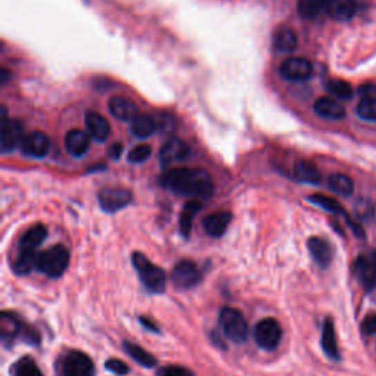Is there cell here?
<instances>
[{
	"instance_id": "cell-1",
	"label": "cell",
	"mask_w": 376,
	"mask_h": 376,
	"mask_svg": "<svg viewBox=\"0 0 376 376\" xmlns=\"http://www.w3.org/2000/svg\"><path fill=\"white\" fill-rule=\"evenodd\" d=\"M162 185L176 194L188 196L194 200H206L215 193L214 180L205 169H172L162 176Z\"/></svg>"
},
{
	"instance_id": "cell-2",
	"label": "cell",
	"mask_w": 376,
	"mask_h": 376,
	"mask_svg": "<svg viewBox=\"0 0 376 376\" xmlns=\"http://www.w3.org/2000/svg\"><path fill=\"white\" fill-rule=\"evenodd\" d=\"M133 265L140 275L143 285L155 294H160L167 290V274L159 266L153 265L149 258L140 252L133 254Z\"/></svg>"
},
{
	"instance_id": "cell-3",
	"label": "cell",
	"mask_w": 376,
	"mask_h": 376,
	"mask_svg": "<svg viewBox=\"0 0 376 376\" xmlns=\"http://www.w3.org/2000/svg\"><path fill=\"white\" fill-rule=\"evenodd\" d=\"M57 376H93L94 364L86 352L68 350L56 361Z\"/></svg>"
},
{
	"instance_id": "cell-4",
	"label": "cell",
	"mask_w": 376,
	"mask_h": 376,
	"mask_svg": "<svg viewBox=\"0 0 376 376\" xmlns=\"http://www.w3.org/2000/svg\"><path fill=\"white\" fill-rule=\"evenodd\" d=\"M69 265V252L64 245H52L50 249L41 252L37 256L35 269L49 278L62 276Z\"/></svg>"
},
{
	"instance_id": "cell-5",
	"label": "cell",
	"mask_w": 376,
	"mask_h": 376,
	"mask_svg": "<svg viewBox=\"0 0 376 376\" xmlns=\"http://www.w3.org/2000/svg\"><path fill=\"white\" fill-rule=\"evenodd\" d=\"M219 323L222 332L234 343H244L249 337V323L244 314L232 308H223L219 314Z\"/></svg>"
},
{
	"instance_id": "cell-6",
	"label": "cell",
	"mask_w": 376,
	"mask_h": 376,
	"mask_svg": "<svg viewBox=\"0 0 376 376\" xmlns=\"http://www.w3.org/2000/svg\"><path fill=\"white\" fill-rule=\"evenodd\" d=\"M282 329L276 319L266 317L254 328V339L257 346L263 350H275L281 343Z\"/></svg>"
},
{
	"instance_id": "cell-7",
	"label": "cell",
	"mask_w": 376,
	"mask_h": 376,
	"mask_svg": "<svg viewBox=\"0 0 376 376\" xmlns=\"http://www.w3.org/2000/svg\"><path fill=\"white\" fill-rule=\"evenodd\" d=\"M355 272L364 290L376 291V250L360 254L356 258Z\"/></svg>"
},
{
	"instance_id": "cell-8",
	"label": "cell",
	"mask_w": 376,
	"mask_h": 376,
	"mask_svg": "<svg viewBox=\"0 0 376 376\" xmlns=\"http://www.w3.org/2000/svg\"><path fill=\"white\" fill-rule=\"evenodd\" d=\"M171 278L176 288L190 290L198 284L202 275L193 261H181L173 266Z\"/></svg>"
},
{
	"instance_id": "cell-9",
	"label": "cell",
	"mask_w": 376,
	"mask_h": 376,
	"mask_svg": "<svg viewBox=\"0 0 376 376\" xmlns=\"http://www.w3.org/2000/svg\"><path fill=\"white\" fill-rule=\"evenodd\" d=\"M279 74L282 78L287 79V81L299 82V81L309 79L313 74V68L308 59L290 57V59H285V61L281 64Z\"/></svg>"
},
{
	"instance_id": "cell-10",
	"label": "cell",
	"mask_w": 376,
	"mask_h": 376,
	"mask_svg": "<svg viewBox=\"0 0 376 376\" xmlns=\"http://www.w3.org/2000/svg\"><path fill=\"white\" fill-rule=\"evenodd\" d=\"M133 202V193L125 188H104L99 193V203L104 212L121 210Z\"/></svg>"
},
{
	"instance_id": "cell-11",
	"label": "cell",
	"mask_w": 376,
	"mask_h": 376,
	"mask_svg": "<svg viewBox=\"0 0 376 376\" xmlns=\"http://www.w3.org/2000/svg\"><path fill=\"white\" fill-rule=\"evenodd\" d=\"M49 149H50V140L41 131L30 133L28 135L24 137L21 143V150L24 155L35 158V159H41L47 156Z\"/></svg>"
},
{
	"instance_id": "cell-12",
	"label": "cell",
	"mask_w": 376,
	"mask_h": 376,
	"mask_svg": "<svg viewBox=\"0 0 376 376\" xmlns=\"http://www.w3.org/2000/svg\"><path fill=\"white\" fill-rule=\"evenodd\" d=\"M190 156V147H188L184 141L178 138H172L168 143H164L160 153L159 160L162 167H171L176 162H184Z\"/></svg>"
},
{
	"instance_id": "cell-13",
	"label": "cell",
	"mask_w": 376,
	"mask_h": 376,
	"mask_svg": "<svg viewBox=\"0 0 376 376\" xmlns=\"http://www.w3.org/2000/svg\"><path fill=\"white\" fill-rule=\"evenodd\" d=\"M22 140H24V135H22L21 122L8 120L6 115H3V120H2V140H0L2 151L3 153L14 151L18 146H21Z\"/></svg>"
},
{
	"instance_id": "cell-14",
	"label": "cell",
	"mask_w": 376,
	"mask_h": 376,
	"mask_svg": "<svg viewBox=\"0 0 376 376\" xmlns=\"http://www.w3.org/2000/svg\"><path fill=\"white\" fill-rule=\"evenodd\" d=\"M309 202H312L313 205L319 206V207H322V209H325V210H328V212H331L332 215H341V216H343V218L347 220V223L350 225V228H351L352 231H355V234H356V235H361V237H363V229H361V227L359 225V223H356V222H352V220H351V218L348 216V214L344 210V207L341 206L335 198L328 197V196H323V194H313V196L309 197Z\"/></svg>"
},
{
	"instance_id": "cell-15",
	"label": "cell",
	"mask_w": 376,
	"mask_h": 376,
	"mask_svg": "<svg viewBox=\"0 0 376 376\" xmlns=\"http://www.w3.org/2000/svg\"><path fill=\"white\" fill-rule=\"evenodd\" d=\"M323 12L335 21H348L356 14L355 0H321Z\"/></svg>"
},
{
	"instance_id": "cell-16",
	"label": "cell",
	"mask_w": 376,
	"mask_h": 376,
	"mask_svg": "<svg viewBox=\"0 0 376 376\" xmlns=\"http://www.w3.org/2000/svg\"><path fill=\"white\" fill-rule=\"evenodd\" d=\"M86 126L91 138L103 143L111 135V125L106 118L97 112L86 113Z\"/></svg>"
},
{
	"instance_id": "cell-17",
	"label": "cell",
	"mask_w": 376,
	"mask_h": 376,
	"mask_svg": "<svg viewBox=\"0 0 376 376\" xmlns=\"http://www.w3.org/2000/svg\"><path fill=\"white\" fill-rule=\"evenodd\" d=\"M308 247L313 261L321 267H328L329 265H331L334 258V250H332V245L326 240L319 237H312L308 241Z\"/></svg>"
},
{
	"instance_id": "cell-18",
	"label": "cell",
	"mask_w": 376,
	"mask_h": 376,
	"mask_svg": "<svg viewBox=\"0 0 376 376\" xmlns=\"http://www.w3.org/2000/svg\"><path fill=\"white\" fill-rule=\"evenodd\" d=\"M231 220H232L231 212L219 210V212H215V214L207 215L205 218L203 227H205V231L209 235H212V237H220V235L225 234Z\"/></svg>"
},
{
	"instance_id": "cell-19",
	"label": "cell",
	"mask_w": 376,
	"mask_h": 376,
	"mask_svg": "<svg viewBox=\"0 0 376 376\" xmlns=\"http://www.w3.org/2000/svg\"><path fill=\"white\" fill-rule=\"evenodd\" d=\"M65 147L69 155H73L74 158H82L90 147V138L81 129H70L65 135Z\"/></svg>"
},
{
	"instance_id": "cell-20",
	"label": "cell",
	"mask_w": 376,
	"mask_h": 376,
	"mask_svg": "<svg viewBox=\"0 0 376 376\" xmlns=\"http://www.w3.org/2000/svg\"><path fill=\"white\" fill-rule=\"evenodd\" d=\"M314 112L331 121H341L346 116L344 106H341L337 100L331 97H321L314 102Z\"/></svg>"
},
{
	"instance_id": "cell-21",
	"label": "cell",
	"mask_w": 376,
	"mask_h": 376,
	"mask_svg": "<svg viewBox=\"0 0 376 376\" xmlns=\"http://www.w3.org/2000/svg\"><path fill=\"white\" fill-rule=\"evenodd\" d=\"M109 111L115 118H118V120L129 121V122H131L138 115L135 103L121 96H115L109 100Z\"/></svg>"
},
{
	"instance_id": "cell-22",
	"label": "cell",
	"mask_w": 376,
	"mask_h": 376,
	"mask_svg": "<svg viewBox=\"0 0 376 376\" xmlns=\"http://www.w3.org/2000/svg\"><path fill=\"white\" fill-rule=\"evenodd\" d=\"M322 350L325 355L331 360H339V351L337 344V335H335V328L332 323L331 317H326L323 326H322V338H321Z\"/></svg>"
},
{
	"instance_id": "cell-23",
	"label": "cell",
	"mask_w": 376,
	"mask_h": 376,
	"mask_svg": "<svg viewBox=\"0 0 376 376\" xmlns=\"http://www.w3.org/2000/svg\"><path fill=\"white\" fill-rule=\"evenodd\" d=\"M294 176L301 182L306 184H319L322 181V176L316 164L309 160H299L294 164Z\"/></svg>"
},
{
	"instance_id": "cell-24",
	"label": "cell",
	"mask_w": 376,
	"mask_h": 376,
	"mask_svg": "<svg viewBox=\"0 0 376 376\" xmlns=\"http://www.w3.org/2000/svg\"><path fill=\"white\" fill-rule=\"evenodd\" d=\"M22 322L10 312H2L0 314V334L3 341L15 339L22 332Z\"/></svg>"
},
{
	"instance_id": "cell-25",
	"label": "cell",
	"mask_w": 376,
	"mask_h": 376,
	"mask_svg": "<svg viewBox=\"0 0 376 376\" xmlns=\"http://www.w3.org/2000/svg\"><path fill=\"white\" fill-rule=\"evenodd\" d=\"M202 205H200L198 200H190V202L185 203L181 216H180V232L184 238H190L191 229H193V220L194 216L198 214Z\"/></svg>"
},
{
	"instance_id": "cell-26",
	"label": "cell",
	"mask_w": 376,
	"mask_h": 376,
	"mask_svg": "<svg viewBox=\"0 0 376 376\" xmlns=\"http://www.w3.org/2000/svg\"><path fill=\"white\" fill-rule=\"evenodd\" d=\"M47 237V229L43 223H35L21 238V250H35Z\"/></svg>"
},
{
	"instance_id": "cell-27",
	"label": "cell",
	"mask_w": 376,
	"mask_h": 376,
	"mask_svg": "<svg viewBox=\"0 0 376 376\" xmlns=\"http://www.w3.org/2000/svg\"><path fill=\"white\" fill-rule=\"evenodd\" d=\"M158 124L149 115H137L131 121V133L138 138H147L156 131Z\"/></svg>"
},
{
	"instance_id": "cell-28",
	"label": "cell",
	"mask_w": 376,
	"mask_h": 376,
	"mask_svg": "<svg viewBox=\"0 0 376 376\" xmlns=\"http://www.w3.org/2000/svg\"><path fill=\"white\" fill-rule=\"evenodd\" d=\"M274 46L279 52H292L297 49V35L291 28L282 27L274 35Z\"/></svg>"
},
{
	"instance_id": "cell-29",
	"label": "cell",
	"mask_w": 376,
	"mask_h": 376,
	"mask_svg": "<svg viewBox=\"0 0 376 376\" xmlns=\"http://www.w3.org/2000/svg\"><path fill=\"white\" fill-rule=\"evenodd\" d=\"M124 350L128 356H131L138 364H141V366H144V368L156 366V359L153 357L150 352L146 351L143 347H140L134 343H129V341H125Z\"/></svg>"
},
{
	"instance_id": "cell-30",
	"label": "cell",
	"mask_w": 376,
	"mask_h": 376,
	"mask_svg": "<svg viewBox=\"0 0 376 376\" xmlns=\"http://www.w3.org/2000/svg\"><path fill=\"white\" fill-rule=\"evenodd\" d=\"M328 187L331 188V191L335 194L348 197L355 191V184H352L351 178H348L347 175L343 173H332L328 178Z\"/></svg>"
},
{
	"instance_id": "cell-31",
	"label": "cell",
	"mask_w": 376,
	"mask_h": 376,
	"mask_svg": "<svg viewBox=\"0 0 376 376\" xmlns=\"http://www.w3.org/2000/svg\"><path fill=\"white\" fill-rule=\"evenodd\" d=\"M37 256L34 250H21L17 261L14 262V270L18 275H27L37 266Z\"/></svg>"
},
{
	"instance_id": "cell-32",
	"label": "cell",
	"mask_w": 376,
	"mask_h": 376,
	"mask_svg": "<svg viewBox=\"0 0 376 376\" xmlns=\"http://www.w3.org/2000/svg\"><path fill=\"white\" fill-rule=\"evenodd\" d=\"M12 376H43L37 364L34 363L31 357H22L19 359L14 366L10 368Z\"/></svg>"
},
{
	"instance_id": "cell-33",
	"label": "cell",
	"mask_w": 376,
	"mask_h": 376,
	"mask_svg": "<svg viewBox=\"0 0 376 376\" xmlns=\"http://www.w3.org/2000/svg\"><path fill=\"white\" fill-rule=\"evenodd\" d=\"M326 90L331 94H334L335 97L343 99V100L351 99L352 96V87L347 81H343V79H329L326 84Z\"/></svg>"
},
{
	"instance_id": "cell-34",
	"label": "cell",
	"mask_w": 376,
	"mask_h": 376,
	"mask_svg": "<svg viewBox=\"0 0 376 376\" xmlns=\"http://www.w3.org/2000/svg\"><path fill=\"white\" fill-rule=\"evenodd\" d=\"M299 12L304 18H316L323 12L321 0H299Z\"/></svg>"
},
{
	"instance_id": "cell-35",
	"label": "cell",
	"mask_w": 376,
	"mask_h": 376,
	"mask_svg": "<svg viewBox=\"0 0 376 376\" xmlns=\"http://www.w3.org/2000/svg\"><path fill=\"white\" fill-rule=\"evenodd\" d=\"M357 115L364 121L376 122V99H361L357 106Z\"/></svg>"
},
{
	"instance_id": "cell-36",
	"label": "cell",
	"mask_w": 376,
	"mask_h": 376,
	"mask_svg": "<svg viewBox=\"0 0 376 376\" xmlns=\"http://www.w3.org/2000/svg\"><path fill=\"white\" fill-rule=\"evenodd\" d=\"M150 155H151L150 146L140 144V146H135L131 151H129L128 160L131 162V163H141V162L147 160L150 158Z\"/></svg>"
},
{
	"instance_id": "cell-37",
	"label": "cell",
	"mask_w": 376,
	"mask_h": 376,
	"mask_svg": "<svg viewBox=\"0 0 376 376\" xmlns=\"http://www.w3.org/2000/svg\"><path fill=\"white\" fill-rule=\"evenodd\" d=\"M360 331L363 335H366V337L376 335V313H370L364 317L363 322H361V326H360Z\"/></svg>"
},
{
	"instance_id": "cell-38",
	"label": "cell",
	"mask_w": 376,
	"mask_h": 376,
	"mask_svg": "<svg viewBox=\"0 0 376 376\" xmlns=\"http://www.w3.org/2000/svg\"><path fill=\"white\" fill-rule=\"evenodd\" d=\"M104 368L108 369L109 372L112 373H116V375H126L129 372L126 363H124L122 360H118V359H111L104 363Z\"/></svg>"
},
{
	"instance_id": "cell-39",
	"label": "cell",
	"mask_w": 376,
	"mask_h": 376,
	"mask_svg": "<svg viewBox=\"0 0 376 376\" xmlns=\"http://www.w3.org/2000/svg\"><path fill=\"white\" fill-rule=\"evenodd\" d=\"M159 376H194V375L182 366H167L159 370Z\"/></svg>"
},
{
	"instance_id": "cell-40",
	"label": "cell",
	"mask_w": 376,
	"mask_h": 376,
	"mask_svg": "<svg viewBox=\"0 0 376 376\" xmlns=\"http://www.w3.org/2000/svg\"><path fill=\"white\" fill-rule=\"evenodd\" d=\"M361 99H376V84H364L359 88Z\"/></svg>"
},
{
	"instance_id": "cell-41",
	"label": "cell",
	"mask_w": 376,
	"mask_h": 376,
	"mask_svg": "<svg viewBox=\"0 0 376 376\" xmlns=\"http://www.w3.org/2000/svg\"><path fill=\"white\" fill-rule=\"evenodd\" d=\"M121 153H122V146H121V144H113V146L109 149V156H111L113 160L120 159Z\"/></svg>"
},
{
	"instance_id": "cell-42",
	"label": "cell",
	"mask_w": 376,
	"mask_h": 376,
	"mask_svg": "<svg viewBox=\"0 0 376 376\" xmlns=\"http://www.w3.org/2000/svg\"><path fill=\"white\" fill-rule=\"evenodd\" d=\"M140 322H141V323H143V325H144L146 328H149V329H150V331H158V328H156L155 322H151V321L146 319V317H140Z\"/></svg>"
}]
</instances>
